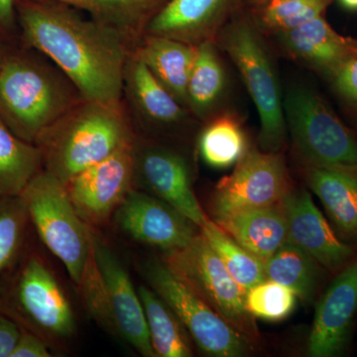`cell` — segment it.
Listing matches in <instances>:
<instances>
[{
    "label": "cell",
    "instance_id": "obj_1",
    "mask_svg": "<svg viewBox=\"0 0 357 357\" xmlns=\"http://www.w3.org/2000/svg\"><path fill=\"white\" fill-rule=\"evenodd\" d=\"M23 36L68 77L84 100L119 103L128 37L57 0H16Z\"/></svg>",
    "mask_w": 357,
    "mask_h": 357
},
{
    "label": "cell",
    "instance_id": "obj_2",
    "mask_svg": "<svg viewBox=\"0 0 357 357\" xmlns=\"http://www.w3.org/2000/svg\"><path fill=\"white\" fill-rule=\"evenodd\" d=\"M131 142L132 132L121 102L83 100L45 131L36 145L45 170L66 184Z\"/></svg>",
    "mask_w": 357,
    "mask_h": 357
},
{
    "label": "cell",
    "instance_id": "obj_3",
    "mask_svg": "<svg viewBox=\"0 0 357 357\" xmlns=\"http://www.w3.org/2000/svg\"><path fill=\"white\" fill-rule=\"evenodd\" d=\"M83 98L67 77L23 57L0 67V119L16 136L36 144Z\"/></svg>",
    "mask_w": 357,
    "mask_h": 357
},
{
    "label": "cell",
    "instance_id": "obj_4",
    "mask_svg": "<svg viewBox=\"0 0 357 357\" xmlns=\"http://www.w3.org/2000/svg\"><path fill=\"white\" fill-rule=\"evenodd\" d=\"M20 197L40 238L79 285L91 253L93 229L77 213L64 183L44 169Z\"/></svg>",
    "mask_w": 357,
    "mask_h": 357
},
{
    "label": "cell",
    "instance_id": "obj_5",
    "mask_svg": "<svg viewBox=\"0 0 357 357\" xmlns=\"http://www.w3.org/2000/svg\"><path fill=\"white\" fill-rule=\"evenodd\" d=\"M167 268L250 342L258 338L255 317L246 307V291L229 273L202 232L185 248L164 253Z\"/></svg>",
    "mask_w": 357,
    "mask_h": 357
},
{
    "label": "cell",
    "instance_id": "obj_6",
    "mask_svg": "<svg viewBox=\"0 0 357 357\" xmlns=\"http://www.w3.org/2000/svg\"><path fill=\"white\" fill-rule=\"evenodd\" d=\"M296 154L306 167H357V139L319 96L294 89L283 103Z\"/></svg>",
    "mask_w": 357,
    "mask_h": 357
},
{
    "label": "cell",
    "instance_id": "obj_7",
    "mask_svg": "<svg viewBox=\"0 0 357 357\" xmlns=\"http://www.w3.org/2000/svg\"><path fill=\"white\" fill-rule=\"evenodd\" d=\"M144 276L150 287L173 310L204 354L215 357H241L252 351L253 342L178 280L163 261L147 262Z\"/></svg>",
    "mask_w": 357,
    "mask_h": 357
},
{
    "label": "cell",
    "instance_id": "obj_8",
    "mask_svg": "<svg viewBox=\"0 0 357 357\" xmlns=\"http://www.w3.org/2000/svg\"><path fill=\"white\" fill-rule=\"evenodd\" d=\"M225 47L241 70L259 114L262 149L278 153L285 143L286 121L278 81L264 49L246 24L230 29L225 35Z\"/></svg>",
    "mask_w": 357,
    "mask_h": 357
},
{
    "label": "cell",
    "instance_id": "obj_9",
    "mask_svg": "<svg viewBox=\"0 0 357 357\" xmlns=\"http://www.w3.org/2000/svg\"><path fill=\"white\" fill-rule=\"evenodd\" d=\"M282 156L250 150L236 164L234 172L218 183L211 199L215 220L245 208L279 204L291 191Z\"/></svg>",
    "mask_w": 357,
    "mask_h": 357
},
{
    "label": "cell",
    "instance_id": "obj_10",
    "mask_svg": "<svg viewBox=\"0 0 357 357\" xmlns=\"http://www.w3.org/2000/svg\"><path fill=\"white\" fill-rule=\"evenodd\" d=\"M134 161L133 141L66 183L73 206L91 229L109 222L133 189Z\"/></svg>",
    "mask_w": 357,
    "mask_h": 357
},
{
    "label": "cell",
    "instance_id": "obj_11",
    "mask_svg": "<svg viewBox=\"0 0 357 357\" xmlns=\"http://www.w3.org/2000/svg\"><path fill=\"white\" fill-rule=\"evenodd\" d=\"M14 309L38 337L66 340L75 333L69 300L57 279L39 257H30L13 291Z\"/></svg>",
    "mask_w": 357,
    "mask_h": 357
},
{
    "label": "cell",
    "instance_id": "obj_12",
    "mask_svg": "<svg viewBox=\"0 0 357 357\" xmlns=\"http://www.w3.org/2000/svg\"><path fill=\"white\" fill-rule=\"evenodd\" d=\"M114 218L119 229L133 241L164 253L185 248L199 234V227L171 204L134 188Z\"/></svg>",
    "mask_w": 357,
    "mask_h": 357
},
{
    "label": "cell",
    "instance_id": "obj_13",
    "mask_svg": "<svg viewBox=\"0 0 357 357\" xmlns=\"http://www.w3.org/2000/svg\"><path fill=\"white\" fill-rule=\"evenodd\" d=\"M91 248L102 275L105 304L114 333L123 338L141 356H156L142 303L126 268L112 249L96 236L93 229Z\"/></svg>",
    "mask_w": 357,
    "mask_h": 357
},
{
    "label": "cell",
    "instance_id": "obj_14",
    "mask_svg": "<svg viewBox=\"0 0 357 357\" xmlns=\"http://www.w3.org/2000/svg\"><path fill=\"white\" fill-rule=\"evenodd\" d=\"M357 318V256L319 298L307 344L311 357L342 356Z\"/></svg>",
    "mask_w": 357,
    "mask_h": 357
},
{
    "label": "cell",
    "instance_id": "obj_15",
    "mask_svg": "<svg viewBox=\"0 0 357 357\" xmlns=\"http://www.w3.org/2000/svg\"><path fill=\"white\" fill-rule=\"evenodd\" d=\"M288 222V241L299 246L331 274L342 271L357 256L317 208L306 190L290 192L283 199Z\"/></svg>",
    "mask_w": 357,
    "mask_h": 357
},
{
    "label": "cell",
    "instance_id": "obj_16",
    "mask_svg": "<svg viewBox=\"0 0 357 357\" xmlns=\"http://www.w3.org/2000/svg\"><path fill=\"white\" fill-rule=\"evenodd\" d=\"M135 181L145 192L171 204L199 229L210 220L195 195L189 168L180 155L162 148L135 149Z\"/></svg>",
    "mask_w": 357,
    "mask_h": 357
},
{
    "label": "cell",
    "instance_id": "obj_17",
    "mask_svg": "<svg viewBox=\"0 0 357 357\" xmlns=\"http://www.w3.org/2000/svg\"><path fill=\"white\" fill-rule=\"evenodd\" d=\"M279 34L293 56L333 79L357 59V40L340 35L323 16Z\"/></svg>",
    "mask_w": 357,
    "mask_h": 357
},
{
    "label": "cell",
    "instance_id": "obj_18",
    "mask_svg": "<svg viewBox=\"0 0 357 357\" xmlns=\"http://www.w3.org/2000/svg\"><path fill=\"white\" fill-rule=\"evenodd\" d=\"M305 180L325 206L337 236L357 248V167H306Z\"/></svg>",
    "mask_w": 357,
    "mask_h": 357
},
{
    "label": "cell",
    "instance_id": "obj_19",
    "mask_svg": "<svg viewBox=\"0 0 357 357\" xmlns=\"http://www.w3.org/2000/svg\"><path fill=\"white\" fill-rule=\"evenodd\" d=\"M282 202L236 211L215 222L236 243L265 262L288 241L287 217Z\"/></svg>",
    "mask_w": 357,
    "mask_h": 357
},
{
    "label": "cell",
    "instance_id": "obj_20",
    "mask_svg": "<svg viewBox=\"0 0 357 357\" xmlns=\"http://www.w3.org/2000/svg\"><path fill=\"white\" fill-rule=\"evenodd\" d=\"M134 54L178 102H188V83L197 47L180 40L147 34Z\"/></svg>",
    "mask_w": 357,
    "mask_h": 357
},
{
    "label": "cell",
    "instance_id": "obj_21",
    "mask_svg": "<svg viewBox=\"0 0 357 357\" xmlns=\"http://www.w3.org/2000/svg\"><path fill=\"white\" fill-rule=\"evenodd\" d=\"M225 0H170L145 27L147 34L191 43L203 36Z\"/></svg>",
    "mask_w": 357,
    "mask_h": 357
},
{
    "label": "cell",
    "instance_id": "obj_22",
    "mask_svg": "<svg viewBox=\"0 0 357 357\" xmlns=\"http://www.w3.org/2000/svg\"><path fill=\"white\" fill-rule=\"evenodd\" d=\"M326 272L306 251L290 241L265 261L267 280L290 288L306 304L316 299Z\"/></svg>",
    "mask_w": 357,
    "mask_h": 357
},
{
    "label": "cell",
    "instance_id": "obj_23",
    "mask_svg": "<svg viewBox=\"0 0 357 357\" xmlns=\"http://www.w3.org/2000/svg\"><path fill=\"white\" fill-rule=\"evenodd\" d=\"M43 166L41 149L16 136L0 119V198L20 197Z\"/></svg>",
    "mask_w": 357,
    "mask_h": 357
},
{
    "label": "cell",
    "instance_id": "obj_24",
    "mask_svg": "<svg viewBox=\"0 0 357 357\" xmlns=\"http://www.w3.org/2000/svg\"><path fill=\"white\" fill-rule=\"evenodd\" d=\"M126 83L134 105L148 119L161 123H172L184 115L172 93L134 53L129 56L126 65Z\"/></svg>",
    "mask_w": 357,
    "mask_h": 357
},
{
    "label": "cell",
    "instance_id": "obj_25",
    "mask_svg": "<svg viewBox=\"0 0 357 357\" xmlns=\"http://www.w3.org/2000/svg\"><path fill=\"white\" fill-rule=\"evenodd\" d=\"M137 292L156 356H192L189 333L165 301L153 289L144 285L139 286Z\"/></svg>",
    "mask_w": 357,
    "mask_h": 357
},
{
    "label": "cell",
    "instance_id": "obj_26",
    "mask_svg": "<svg viewBox=\"0 0 357 357\" xmlns=\"http://www.w3.org/2000/svg\"><path fill=\"white\" fill-rule=\"evenodd\" d=\"M86 11L93 20L128 37L145 30L162 0H57Z\"/></svg>",
    "mask_w": 357,
    "mask_h": 357
},
{
    "label": "cell",
    "instance_id": "obj_27",
    "mask_svg": "<svg viewBox=\"0 0 357 357\" xmlns=\"http://www.w3.org/2000/svg\"><path fill=\"white\" fill-rule=\"evenodd\" d=\"M199 230L220 256L232 278L246 292L253 286L267 280L265 262L236 243L217 223L210 220Z\"/></svg>",
    "mask_w": 357,
    "mask_h": 357
},
{
    "label": "cell",
    "instance_id": "obj_28",
    "mask_svg": "<svg viewBox=\"0 0 357 357\" xmlns=\"http://www.w3.org/2000/svg\"><path fill=\"white\" fill-rule=\"evenodd\" d=\"M199 147L204 162L218 169L236 165L248 152L245 134L230 116L211 122L202 133Z\"/></svg>",
    "mask_w": 357,
    "mask_h": 357
},
{
    "label": "cell",
    "instance_id": "obj_29",
    "mask_svg": "<svg viewBox=\"0 0 357 357\" xmlns=\"http://www.w3.org/2000/svg\"><path fill=\"white\" fill-rule=\"evenodd\" d=\"M225 74L211 42L197 46L196 59L188 83V102L198 114L210 109L222 93Z\"/></svg>",
    "mask_w": 357,
    "mask_h": 357
},
{
    "label": "cell",
    "instance_id": "obj_30",
    "mask_svg": "<svg viewBox=\"0 0 357 357\" xmlns=\"http://www.w3.org/2000/svg\"><path fill=\"white\" fill-rule=\"evenodd\" d=\"M28 222L27 208L21 197L0 198V278L20 255Z\"/></svg>",
    "mask_w": 357,
    "mask_h": 357
},
{
    "label": "cell",
    "instance_id": "obj_31",
    "mask_svg": "<svg viewBox=\"0 0 357 357\" xmlns=\"http://www.w3.org/2000/svg\"><path fill=\"white\" fill-rule=\"evenodd\" d=\"M298 296L290 288L265 280L246 292V307L255 318L280 321L292 314Z\"/></svg>",
    "mask_w": 357,
    "mask_h": 357
},
{
    "label": "cell",
    "instance_id": "obj_32",
    "mask_svg": "<svg viewBox=\"0 0 357 357\" xmlns=\"http://www.w3.org/2000/svg\"><path fill=\"white\" fill-rule=\"evenodd\" d=\"M332 0H268L261 20L269 29L283 32L323 16Z\"/></svg>",
    "mask_w": 357,
    "mask_h": 357
},
{
    "label": "cell",
    "instance_id": "obj_33",
    "mask_svg": "<svg viewBox=\"0 0 357 357\" xmlns=\"http://www.w3.org/2000/svg\"><path fill=\"white\" fill-rule=\"evenodd\" d=\"M51 352L43 340L35 333L21 332L9 357H50Z\"/></svg>",
    "mask_w": 357,
    "mask_h": 357
},
{
    "label": "cell",
    "instance_id": "obj_34",
    "mask_svg": "<svg viewBox=\"0 0 357 357\" xmlns=\"http://www.w3.org/2000/svg\"><path fill=\"white\" fill-rule=\"evenodd\" d=\"M335 89L357 109V59L333 79Z\"/></svg>",
    "mask_w": 357,
    "mask_h": 357
},
{
    "label": "cell",
    "instance_id": "obj_35",
    "mask_svg": "<svg viewBox=\"0 0 357 357\" xmlns=\"http://www.w3.org/2000/svg\"><path fill=\"white\" fill-rule=\"evenodd\" d=\"M20 333L15 323L0 314V357L10 356Z\"/></svg>",
    "mask_w": 357,
    "mask_h": 357
},
{
    "label": "cell",
    "instance_id": "obj_36",
    "mask_svg": "<svg viewBox=\"0 0 357 357\" xmlns=\"http://www.w3.org/2000/svg\"><path fill=\"white\" fill-rule=\"evenodd\" d=\"M15 17L16 0H0V31H10Z\"/></svg>",
    "mask_w": 357,
    "mask_h": 357
},
{
    "label": "cell",
    "instance_id": "obj_37",
    "mask_svg": "<svg viewBox=\"0 0 357 357\" xmlns=\"http://www.w3.org/2000/svg\"><path fill=\"white\" fill-rule=\"evenodd\" d=\"M345 8L357 10V0H340Z\"/></svg>",
    "mask_w": 357,
    "mask_h": 357
},
{
    "label": "cell",
    "instance_id": "obj_38",
    "mask_svg": "<svg viewBox=\"0 0 357 357\" xmlns=\"http://www.w3.org/2000/svg\"><path fill=\"white\" fill-rule=\"evenodd\" d=\"M6 56H4V52L2 50L1 45H0V67H1L2 63H3Z\"/></svg>",
    "mask_w": 357,
    "mask_h": 357
},
{
    "label": "cell",
    "instance_id": "obj_39",
    "mask_svg": "<svg viewBox=\"0 0 357 357\" xmlns=\"http://www.w3.org/2000/svg\"><path fill=\"white\" fill-rule=\"evenodd\" d=\"M253 2L256 4H259V6H263V4L265 3V2H267L268 0H252Z\"/></svg>",
    "mask_w": 357,
    "mask_h": 357
}]
</instances>
